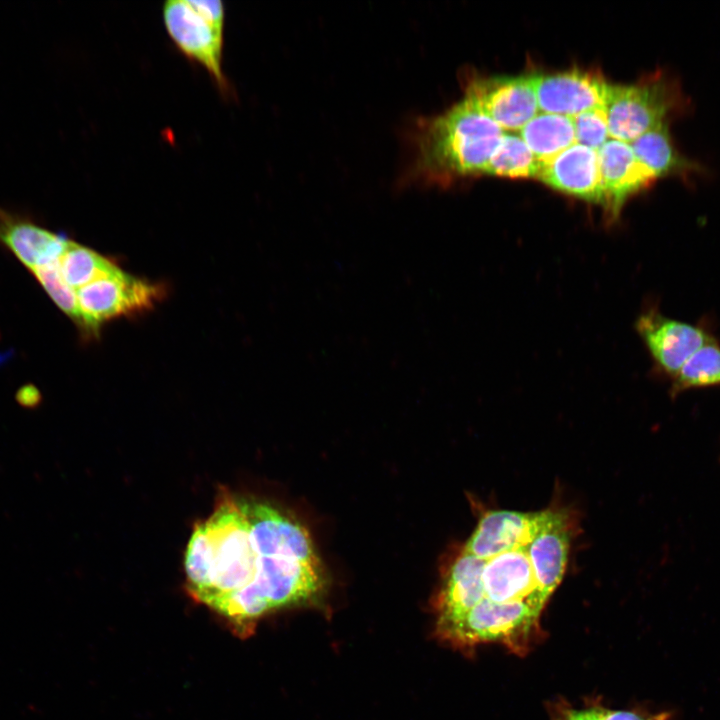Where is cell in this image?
Instances as JSON below:
<instances>
[{
    "mask_svg": "<svg viewBox=\"0 0 720 720\" xmlns=\"http://www.w3.org/2000/svg\"><path fill=\"white\" fill-rule=\"evenodd\" d=\"M184 567L193 598L247 631L262 616L255 596L259 553L239 498L223 494L188 542Z\"/></svg>",
    "mask_w": 720,
    "mask_h": 720,
    "instance_id": "obj_1",
    "label": "cell"
},
{
    "mask_svg": "<svg viewBox=\"0 0 720 720\" xmlns=\"http://www.w3.org/2000/svg\"><path fill=\"white\" fill-rule=\"evenodd\" d=\"M504 131L464 94L445 111L419 116L406 132V185L448 187L484 174Z\"/></svg>",
    "mask_w": 720,
    "mask_h": 720,
    "instance_id": "obj_2",
    "label": "cell"
},
{
    "mask_svg": "<svg viewBox=\"0 0 720 720\" xmlns=\"http://www.w3.org/2000/svg\"><path fill=\"white\" fill-rule=\"evenodd\" d=\"M689 105L679 81L664 72L629 85H611L606 102L609 137L630 143L673 115L686 113Z\"/></svg>",
    "mask_w": 720,
    "mask_h": 720,
    "instance_id": "obj_3",
    "label": "cell"
},
{
    "mask_svg": "<svg viewBox=\"0 0 720 720\" xmlns=\"http://www.w3.org/2000/svg\"><path fill=\"white\" fill-rule=\"evenodd\" d=\"M542 609L525 601L495 603L482 599L459 620L436 633L457 648L495 642L524 654L540 634Z\"/></svg>",
    "mask_w": 720,
    "mask_h": 720,
    "instance_id": "obj_4",
    "label": "cell"
},
{
    "mask_svg": "<svg viewBox=\"0 0 720 720\" xmlns=\"http://www.w3.org/2000/svg\"><path fill=\"white\" fill-rule=\"evenodd\" d=\"M167 33L178 50L201 65L223 92L225 8L219 0H169L162 8Z\"/></svg>",
    "mask_w": 720,
    "mask_h": 720,
    "instance_id": "obj_5",
    "label": "cell"
},
{
    "mask_svg": "<svg viewBox=\"0 0 720 720\" xmlns=\"http://www.w3.org/2000/svg\"><path fill=\"white\" fill-rule=\"evenodd\" d=\"M80 312L79 326L96 332L111 319L151 309L165 296L160 283L136 278L117 267L76 291Z\"/></svg>",
    "mask_w": 720,
    "mask_h": 720,
    "instance_id": "obj_6",
    "label": "cell"
},
{
    "mask_svg": "<svg viewBox=\"0 0 720 720\" xmlns=\"http://www.w3.org/2000/svg\"><path fill=\"white\" fill-rule=\"evenodd\" d=\"M464 94L504 132L520 131L539 111L533 74L472 78Z\"/></svg>",
    "mask_w": 720,
    "mask_h": 720,
    "instance_id": "obj_7",
    "label": "cell"
},
{
    "mask_svg": "<svg viewBox=\"0 0 720 720\" xmlns=\"http://www.w3.org/2000/svg\"><path fill=\"white\" fill-rule=\"evenodd\" d=\"M239 502L259 554L283 556L321 567L310 534L300 522L257 500L240 497Z\"/></svg>",
    "mask_w": 720,
    "mask_h": 720,
    "instance_id": "obj_8",
    "label": "cell"
},
{
    "mask_svg": "<svg viewBox=\"0 0 720 720\" xmlns=\"http://www.w3.org/2000/svg\"><path fill=\"white\" fill-rule=\"evenodd\" d=\"M533 83L539 111L569 117L606 106L611 86L600 72L576 68L533 74Z\"/></svg>",
    "mask_w": 720,
    "mask_h": 720,
    "instance_id": "obj_9",
    "label": "cell"
},
{
    "mask_svg": "<svg viewBox=\"0 0 720 720\" xmlns=\"http://www.w3.org/2000/svg\"><path fill=\"white\" fill-rule=\"evenodd\" d=\"M636 329L657 367L671 379L713 338L702 327L668 318L655 309L639 316Z\"/></svg>",
    "mask_w": 720,
    "mask_h": 720,
    "instance_id": "obj_10",
    "label": "cell"
},
{
    "mask_svg": "<svg viewBox=\"0 0 720 720\" xmlns=\"http://www.w3.org/2000/svg\"><path fill=\"white\" fill-rule=\"evenodd\" d=\"M548 514L496 510L485 513L466 542L464 552L483 560L515 549L526 548Z\"/></svg>",
    "mask_w": 720,
    "mask_h": 720,
    "instance_id": "obj_11",
    "label": "cell"
},
{
    "mask_svg": "<svg viewBox=\"0 0 720 720\" xmlns=\"http://www.w3.org/2000/svg\"><path fill=\"white\" fill-rule=\"evenodd\" d=\"M604 190V207L610 217L619 214L625 202L650 185L655 176L635 157L629 143L608 139L597 151Z\"/></svg>",
    "mask_w": 720,
    "mask_h": 720,
    "instance_id": "obj_12",
    "label": "cell"
},
{
    "mask_svg": "<svg viewBox=\"0 0 720 720\" xmlns=\"http://www.w3.org/2000/svg\"><path fill=\"white\" fill-rule=\"evenodd\" d=\"M537 178L557 191L605 204L597 151L584 145L574 143L542 164Z\"/></svg>",
    "mask_w": 720,
    "mask_h": 720,
    "instance_id": "obj_13",
    "label": "cell"
},
{
    "mask_svg": "<svg viewBox=\"0 0 720 720\" xmlns=\"http://www.w3.org/2000/svg\"><path fill=\"white\" fill-rule=\"evenodd\" d=\"M484 598L495 603L525 601L544 607L548 600L538 590L526 548L504 552L485 561Z\"/></svg>",
    "mask_w": 720,
    "mask_h": 720,
    "instance_id": "obj_14",
    "label": "cell"
},
{
    "mask_svg": "<svg viewBox=\"0 0 720 720\" xmlns=\"http://www.w3.org/2000/svg\"><path fill=\"white\" fill-rule=\"evenodd\" d=\"M69 239L0 206V243L30 270L59 262Z\"/></svg>",
    "mask_w": 720,
    "mask_h": 720,
    "instance_id": "obj_15",
    "label": "cell"
},
{
    "mask_svg": "<svg viewBox=\"0 0 720 720\" xmlns=\"http://www.w3.org/2000/svg\"><path fill=\"white\" fill-rule=\"evenodd\" d=\"M568 550L567 518L559 511L548 510L544 523L526 547L537 588L547 599L563 578Z\"/></svg>",
    "mask_w": 720,
    "mask_h": 720,
    "instance_id": "obj_16",
    "label": "cell"
},
{
    "mask_svg": "<svg viewBox=\"0 0 720 720\" xmlns=\"http://www.w3.org/2000/svg\"><path fill=\"white\" fill-rule=\"evenodd\" d=\"M485 561L463 551L452 564L438 598L436 632L459 620L484 598Z\"/></svg>",
    "mask_w": 720,
    "mask_h": 720,
    "instance_id": "obj_17",
    "label": "cell"
},
{
    "mask_svg": "<svg viewBox=\"0 0 720 720\" xmlns=\"http://www.w3.org/2000/svg\"><path fill=\"white\" fill-rule=\"evenodd\" d=\"M630 146L637 160L654 176H676L688 178L701 171L697 163L683 156L676 148L669 129V121H664L645 132Z\"/></svg>",
    "mask_w": 720,
    "mask_h": 720,
    "instance_id": "obj_18",
    "label": "cell"
},
{
    "mask_svg": "<svg viewBox=\"0 0 720 720\" xmlns=\"http://www.w3.org/2000/svg\"><path fill=\"white\" fill-rule=\"evenodd\" d=\"M519 135L541 164L548 163L576 143L572 118L558 114L538 113Z\"/></svg>",
    "mask_w": 720,
    "mask_h": 720,
    "instance_id": "obj_19",
    "label": "cell"
},
{
    "mask_svg": "<svg viewBox=\"0 0 720 720\" xmlns=\"http://www.w3.org/2000/svg\"><path fill=\"white\" fill-rule=\"evenodd\" d=\"M541 165L520 135L504 133L485 167L484 174L537 178Z\"/></svg>",
    "mask_w": 720,
    "mask_h": 720,
    "instance_id": "obj_20",
    "label": "cell"
},
{
    "mask_svg": "<svg viewBox=\"0 0 720 720\" xmlns=\"http://www.w3.org/2000/svg\"><path fill=\"white\" fill-rule=\"evenodd\" d=\"M117 267L108 258L71 240L59 259L61 276L74 290L110 274Z\"/></svg>",
    "mask_w": 720,
    "mask_h": 720,
    "instance_id": "obj_21",
    "label": "cell"
},
{
    "mask_svg": "<svg viewBox=\"0 0 720 720\" xmlns=\"http://www.w3.org/2000/svg\"><path fill=\"white\" fill-rule=\"evenodd\" d=\"M720 386V345L713 337L697 350L672 378L670 393Z\"/></svg>",
    "mask_w": 720,
    "mask_h": 720,
    "instance_id": "obj_22",
    "label": "cell"
},
{
    "mask_svg": "<svg viewBox=\"0 0 720 720\" xmlns=\"http://www.w3.org/2000/svg\"><path fill=\"white\" fill-rule=\"evenodd\" d=\"M54 303L74 322L80 324L77 294L61 276L59 262L31 270Z\"/></svg>",
    "mask_w": 720,
    "mask_h": 720,
    "instance_id": "obj_23",
    "label": "cell"
},
{
    "mask_svg": "<svg viewBox=\"0 0 720 720\" xmlns=\"http://www.w3.org/2000/svg\"><path fill=\"white\" fill-rule=\"evenodd\" d=\"M576 143L598 151L608 140L606 106L595 107L572 116Z\"/></svg>",
    "mask_w": 720,
    "mask_h": 720,
    "instance_id": "obj_24",
    "label": "cell"
},
{
    "mask_svg": "<svg viewBox=\"0 0 720 720\" xmlns=\"http://www.w3.org/2000/svg\"><path fill=\"white\" fill-rule=\"evenodd\" d=\"M589 720H671L672 713L661 711L651 713L640 710H611L601 706L586 708Z\"/></svg>",
    "mask_w": 720,
    "mask_h": 720,
    "instance_id": "obj_25",
    "label": "cell"
},
{
    "mask_svg": "<svg viewBox=\"0 0 720 720\" xmlns=\"http://www.w3.org/2000/svg\"><path fill=\"white\" fill-rule=\"evenodd\" d=\"M16 400L26 408H34L41 401V394L34 385H25L16 393Z\"/></svg>",
    "mask_w": 720,
    "mask_h": 720,
    "instance_id": "obj_26",
    "label": "cell"
},
{
    "mask_svg": "<svg viewBox=\"0 0 720 720\" xmlns=\"http://www.w3.org/2000/svg\"><path fill=\"white\" fill-rule=\"evenodd\" d=\"M555 720H589L586 709H573L570 707H558Z\"/></svg>",
    "mask_w": 720,
    "mask_h": 720,
    "instance_id": "obj_27",
    "label": "cell"
}]
</instances>
